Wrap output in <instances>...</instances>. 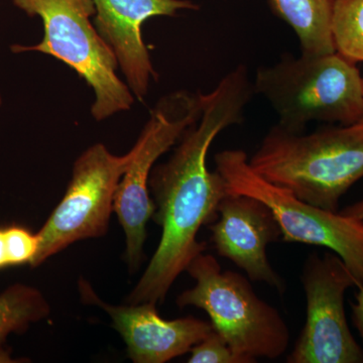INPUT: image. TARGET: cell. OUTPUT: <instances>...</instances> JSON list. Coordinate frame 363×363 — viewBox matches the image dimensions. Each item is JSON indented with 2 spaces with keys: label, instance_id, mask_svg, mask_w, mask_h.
<instances>
[{
  "label": "cell",
  "instance_id": "7c38bea8",
  "mask_svg": "<svg viewBox=\"0 0 363 363\" xmlns=\"http://www.w3.org/2000/svg\"><path fill=\"white\" fill-rule=\"evenodd\" d=\"M79 286L86 302L99 306L111 316L114 328L125 341L128 357L135 363L169 362L190 352L193 346L214 331L212 324L194 317L164 319L152 303L108 305L83 279Z\"/></svg>",
  "mask_w": 363,
  "mask_h": 363
},
{
  "label": "cell",
  "instance_id": "6da1fadb",
  "mask_svg": "<svg viewBox=\"0 0 363 363\" xmlns=\"http://www.w3.org/2000/svg\"><path fill=\"white\" fill-rule=\"evenodd\" d=\"M253 93L247 67L226 74L211 92L201 94V116L182 135L171 157L152 169L149 188L161 241L128 304L164 302L178 277L204 252L206 243L198 241L197 234L216 220L219 203L228 194L220 173L208 169V152L219 133L243 123Z\"/></svg>",
  "mask_w": 363,
  "mask_h": 363
},
{
  "label": "cell",
  "instance_id": "7402d4cb",
  "mask_svg": "<svg viewBox=\"0 0 363 363\" xmlns=\"http://www.w3.org/2000/svg\"><path fill=\"white\" fill-rule=\"evenodd\" d=\"M362 82H363V76H362Z\"/></svg>",
  "mask_w": 363,
  "mask_h": 363
},
{
  "label": "cell",
  "instance_id": "7a4b0ae2",
  "mask_svg": "<svg viewBox=\"0 0 363 363\" xmlns=\"http://www.w3.org/2000/svg\"><path fill=\"white\" fill-rule=\"evenodd\" d=\"M248 162L298 199L337 212L341 197L363 178V118L311 133H291L276 124Z\"/></svg>",
  "mask_w": 363,
  "mask_h": 363
},
{
  "label": "cell",
  "instance_id": "ba28073f",
  "mask_svg": "<svg viewBox=\"0 0 363 363\" xmlns=\"http://www.w3.org/2000/svg\"><path fill=\"white\" fill-rule=\"evenodd\" d=\"M135 152L133 147L116 156L104 143H95L77 157L63 199L37 233L40 247L30 266H40L79 240L106 234L117 186Z\"/></svg>",
  "mask_w": 363,
  "mask_h": 363
},
{
  "label": "cell",
  "instance_id": "9c48e42d",
  "mask_svg": "<svg viewBox=\"0 0 363 363\" xmlns=\"http://www.w3.org/2000/svg\"><path fill=\"white\" fill-rule=\"evenodd\" d=\"M307 318L289 363H363V350L353 337L344 309L346 291L357 286L336 253H312L303 269Z\"/></svg>",
  "mask_w": 363,
  "mask_h": 363
},
{
  "label": "cell",
  "instance_id": "5b68a950",
  "mask_svg": "<svg viewBox=\"0 0 363 363\" xmlns=\"http://www.w3.org/2000/svg\"><path fill=\"white\" fill-rule=\"evenodd\" d=\"M30 16H40L44 38L32 47L16 45L13 51L40 52L73 69L92 88L91 114L102 121L130 111L135 102L130 88L117 75L118 62L113 50L91 21L93 0H13Z\"/></svg>",
  "mask_w": 363,
  "mask_h": 363
},
{
  "label": "cell",
  "instance_id": "8fae6325",
  "mask_svg": "<svg viewBox=\"0 0 363 363\" xmlns=\"http://www.w3.org/2000/svg\"><path fill=\"white\" fill-rule=\"evenodd\" d=\"M94 26L111 45L126 84L143 101L157 73L143 39V23L155 16H176L178 11H197L191 0H93Z\"/></svg>",
  "mask_w": 363,
  "mask_h": 363
},
{
  "label": "cell",
  "instance_id": "30bf717a",
  "mask_svg": "<svg viewBox=\"0 0 363 363\" xmlns=\"http://www.w3.org/2000/svg\"><path fill=\"white\" fill-rule=\"evenodd\" d=\"M217 211L220 218L210 226L217 253L247 272L250 281L285 292V281L267 259L269 243L281 236L271 208L250 196L228 192Z\"/></svg>",
  "mask_w": 363,
  "mask_h": 363
},
{
  "label": "cell",
  "instance_id": "44dd1931",
  "mask_svg": "<svg viewBox=\"0 0 363 363\" xmlns=\"http://www.w3.org/2000/svg\"><path fill=\"white\" fill-rule=\"evenodd\" d=\"M1 102H2V100H1V95H0V106H1Z\"/></svg>",
  "mask_w": 363,
  "mask_h": 363
},
{
  "label": "cell",
  "instance_id": "8992f818",
  "mask_svg": "<svg viewBox=\"0 0 363 363\" xmlns=\"http://www.w3.org/2000/svg\"><path fill=\"white\" fill-rule=\"evenodd\" d=\"M214 160L228 192L250 196L271 208L284 241L329 248L343 260L357 286H363L362 222L309 204L262 178L250 167L245 150H222Z\"/></svg>",
  "mask_w": 363,
  "mask_h": 363
},
{
  "label": "cell",
  "instance_id": "e0dca14e",
  "mask_svg": "<svg viewBox=\"0 0 363 363\" xmlns=\"http://www.w3.org/2000/svg\"><path fill=\"white\" fill-rule=\"evenodd\" d=\"M189 363H242L216 331L211 332L190 350Z\"/></svg>",
  "mask_w": 363,
  "mask_h": 363
},
{
  "label": "cell",
  "instance_id": "2e32d148",
  "mask_svg": "<svg viewBox=\"0 0 363 363\" xmlns=\"http://www.w3.org/2000/svg\"><path fill=\"white\" fill-rule=\"evenodd\" d=\"M6 230L7 255L11 266L30 264L40 247L39 236L23 226L11 225Z\"/></svg>",
  "mask_w": 363,
  "mask_h": 363
},
{
  "label": "cell",
  "instance_id": "52a82bcc",
  "mask_svg": "<svg viewBox=\"0 0 363 363\" xmlns=\"http://www.w3.org/2000/svg\"><path fill=\"white\" fill-rule=\"evenodd\" d=\"M201 112L200 93H169L150 111L149 121L133 145L135 156L117 186L113 201V212L125 234V257L131 272L140 266L147 222L156 211L150 197V173L157 159L180 140Z\"/></svg>",
  "mask_w": 363,
  "mask_h": 363
},
{
  "label": "cell",
  "instance_id": "3957f363",
  "mask_svg": "<svg viewBox=\"0 0 363 363\" xmlns=\"http://www.w3.org/2000/svg\"><path fill=\"white\" fill-rule=\"evenodd\" d=\"M253 87L278 114L279 125L291 133H304L311 121L350 125L363 118L362 74L337 52L286 55L257 68Z\"/></svg>",
  "mask_w": 363,
  "mask_h": 363
},
{
  "label": "cell",
  "instance_id": "ac0fdd59",
  "mask_svg": "<svg viewBox=\"0 0 363 363\" xmlns=\"http://www.w3.org/2000/svg\"><path fill=\"white\" fill-rule=\"evenodd\" d=\"M352 308V321L359 332L360 337L363 340V286H357L355 294V302L351 305Z\"/></svg>",
  "mask_w": 363,
  "mask_h": 363
},
{
  "label": "cell",
  "instance_id": "d6986e66",
  "mask_svg": "<svg viewBox=\"0 0 363 363\" xmlns=\"http://www.w3.org/2000/svg\"><path fill=\"white\" fill-rule=\"evenodd\" d=\"M340 213L351 217V218L363 223V199L354 203V204H351L350 206L343 208Z\"/></svg>",
  "mask_w": 363,
  "mask_h": 363
},
{
  "label": "cell",
  "instance_id": "5bb4252c",
  "mask_svg": "<svg viewBox=\"0 0 363 363\" xmlns=\"http://www.w3.org/2000/svg\"><path fill=\"white\" fill-rule=\"evenodd\" d=\"M50 313L49 303L37 288L25 284L9 286L0 294V347L11 334L25 333Z\"/></svg>",
  "mask_w": 363,
  "mask_h": 363
},
{
  "label": "cell",
  "instance_id": "277c9868",
  "mask_svg": "<svg viewBox=\"0 0 363 363\" xmlns=\"http://www.w3.org/2000/svg\"><path fill=\"white\" fill-rule=\"evenodd\" d=\"M186 271L196 285L182 293L177 304L204 310L214 330L242 363L276 359L286 352L290 343L288 325L276 308L257 297L245 277L222 272L213 255L204 252Z\"/></svg>",
  "mask_w": 363,
  "mask_h": 363
},
{
  "label": "cell",
  "instance_id": "9a60e30c",
  "mask_svg": "<svg viewBox=\"0 0 363 363\" xmlns=\"http://www.w3.org/2000/svg\"><path fill=\"white\" fill-rule=\"evenodd\" d=\"M331 28L335 51L363 63V0H335Z\"/></svg>",
  "mask_w": 363,
  "mask_h": 363
},
{
  "label": "cell",
  "instance_id": "ffe728a7",
  "mask_svg": "<svg viewBox=\"0 0 363 363\" xmlns=\"http://www.w3.org/2000/svg\"><path fill=\"white\" fill-rule=\"evenodd\" d=\"M11 267L9 255H7L6 230L0 228V269Z\"/></svg>",
  "mask_w": 363,
  "mask_h": 363
},
{
  "label": "cell",
  "instance_id": "4fadbf2b",
  "mask_svg": "<svg viewBox=\"0 0 363 363\" xmlns=\"http://www.w3.org/2000/svg\"><path fill=\"white\" fill-rule=\"evenodd\" d=\"M335 0H267L272 13L297 35L305 56L335 52L332 16Z\"/></svg>",
  "mask_w": 363,
  "mask_h": 363
}]
</instances>
